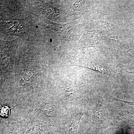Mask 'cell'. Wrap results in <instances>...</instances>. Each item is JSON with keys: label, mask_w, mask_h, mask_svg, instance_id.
<instances>
[{"label": "cell", "mask_w": 134, "mask_h": 134, "mask_svg": "<svg viewBox=\"0 0 134 134\" xmlns=\"http://www.w3.org/2000/svg\"><path fill=\"white\" fill-rule=\"evenodd\" d=\"M86 68L93 70L97 72H100V73H104L107 72V69L104 66H101L100 65H91L88 66Z\"/></svg>", "instance_id": "obj_1"}, {"label": "cell", "mask_w": 134, "mask_h": 134, "mask_svg": "<svg viewBox=\"0 0 134 134\" xmlns=\"http://www.w3.org/2000/svg\"><path fill=\"white\" fill-rule=\"evenodd\" d=\"M10 109L8 107H3L1 108V115L4 117H8L10 115Z\"/></svg>", "instance_id": "obj_2"}, {"label": "cell", "mask_w": 134, "mask_h": 134, "mask_svg": "<svg viewBox=\"0 0 134 134\" xmlns=\"http://www.w3.org/2000/svg\"><path fill=\"white\" fill-rule=\"evenodd\" d=\"M113 100H115V101H120V102L128 104L130 105L134 106V101H129L126 100H122V99L117 98L115 97H113Z\"/></svg>", "instance_id": "obj_3"}, {"label": "cell", "mask_w": 134, "mask_h": 134, "mask_svg": "<svg viewBox=\"0 0 134 134\" xmlns=\"http://www.w3.org/2000/svg\"><path fill=\"white\" fill-rule=\"evenodd\" d=\"M128 53L130 55L134 57V49L130 50L128 52Z\"/></svg>", "instance_id": "obj_4"}]
</instances>
